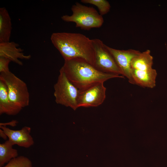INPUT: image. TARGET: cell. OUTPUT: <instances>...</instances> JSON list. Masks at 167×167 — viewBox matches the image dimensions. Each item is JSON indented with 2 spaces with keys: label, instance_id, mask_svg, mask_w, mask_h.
Returning a JSON list of instances; mask_svg holds the SVG:
<instances>
[{
  "label": "cell",
  "instance_id": "9a60e30c",
  "mask_svg": "<svg viewBox=\"0 0 167 167\" xmlns=\"http://www.w3.org/2000/svg\"><path fill=\"white\" fill-rule=\"evenodd\" d=\"M13 146L8 140L0 144V167L18 156L17 150L13 148Z\"/></svg>",
  "mask_w": 167,
  "mask_h": 167
},
{
  "label": "cell",
  "instance_id": "6da1fadb",
  "mask_svg": "<svg viewBox=\"0 0 167 167\" xmlns=\"http://www.w3.org/2000/svg\"><path fill=\"white\" fill-rule=\"evenodd\" d=\"M50 40L65 60L83 59L94 66L95 54L92 40L80 33L54 32Z\"/></svg>",
  "mask_w": 167,
  "mask_h": 167
},
{
  "label": "cell",
  "instance_id": "277c9868",
  "mask_svg": "<svg viewBox=\"0 0 167 167\" xmlns=\"http://www.w3.org/2000/svg\"><path fill=\"white\" fill-rule=\"evenodd\" d=\"M0 80L6 84L11 101L22 109L29 103V94L26 84L10 71L0 73Z\"/></svg>",
  "mask_w": 167,
  "mask_h": 167
},
{
  "label": "cell",
  "instance_id": "7a4b0ae2",
  "mask_svg": "<svg viewBox=\"0 0 167 167\" xmlns=\"http://www.w3.org/2000/svg\"><path fill=\"white\" fill-rule=\"evenodd\" d=\"M60 71L63 72L70 81L79 90L112 78L124 77L101 71L81 58L65 60Z\"/></svg>",
  "mask_w": 167,
  "mask_h": 167
},
{
  "label": "cell",
  "instance_id": "8fae6325",
  "mask_svg": "<svg viewBox=\"0 0 167 167\" xmlns=\"http://www.w3.org/2000/svg\"><path fill=\"white\" fill-rule=\"evenodd\" d=\"M131 74L135 84L151 88L156 86L157 73L155 69L145 71L131 69Z\"/></svg>",
  "mask_w": 167,
  "mask_h": 167
},
{
  "label": "cell",
  "instance_id": "8992f818",
  "mask_svg": "<svg viewBox=\"0 0 167 167\" xmlns=\"http://www.w3.org/2000/svg\"><path fill=\"white\" fill-rule=\"evenodd\" d=\"M92 40L95 54L94 66L102 72L122 76L113 58L106 48L105 45L99 39Z\"/></svg>",
  "mask_w": 167,
  "mask_h": 167
},
{
  "label": "cell",
  "instance_id": "ba28073f",
  "mask_svg": "<svg viewBox=\"0 0 167 167\" xmlns=\"http://www.w3.org/2000/svg\"><path fill=\"white\" fill-rule=\"evenodd\" d=\"M105 46L113 58L122 76L127 78L130 83L135 84L131 75V63L133 58L140 52L132 49L119 50L111 48L106 45Z\"/></svg>",
  "mask_w": 167,
  "mask_h": 167
},
{
  "label": "cell",
  "instance_id": "5b68a950",
  "mask_svg": "<svg viewBox=\"0 0 167 167\" xmlns=\"http://www.w3.org/2000/svg\"><path fill=\"white\" fill-rule=\"evenodd\" d=\"M57 81L54 85V95L56 102L74 110L78 108L77 100L79 90L59 70Z\"/></svg>",
  "mask_w": 167,
  "mask_h": 167
},
{
  "label": "cell",
  "instance_id": "2e32d148",
  "mask_svg": "<svg viewBox=\"0 0 167 167\" xmlns=\"http://www.w3.org/2000/svg\"><path fill=\"white\" fill-rule=\"evenodd\" d=\"M81 2L96 6L100 14L102 16L108 13L110 9L111 6L109 2L106 0H81Z\"/></svg>",
  "mask_w": 167,
  "mask_h": 167
},
{
  "label": "cell",
  "instance_id": "9c48e42d",
  "mask_svg": "<svg viewBox=\"0 0 167 167\" xmlns=\"http://www.w3.org/2000/svg\"><path fill=\"white\" fill-rule=\"evenodd\" d=\"M1 129L8 138V140L13 145L28 148L34 143L33 138L30 135L31 128L24 126L19 130H13L4 126H0Z\"/></svg>",
  "mask_w": 167,
  "mask_h": 167
},
{
  "label": "cell",
  "instance_id": "7c38bea8",
  "mask_svg": "<svg viewBox=\"0 0 167 167\" xmlns=\"http://www.w3.org/2000/svg\"><path fill=\"white\" fill-rule=\"evenodd\" d=\"M22 109L10 100L6 86L4 82L0 80V114L15 115Z\"/></svg>",
  "mask_w": 167,
  "mask_h": 167
},
{
  "label": "cell",
  "instance_id": "ac0fdd59",
  "mask_svg": "<svg viewBox=\"0 0 167 167\" xmlns=\"http://www.w3.org/2000/svg\"><path fill=\"white\" fill-rule=\"evenodd\" d=\"M11 61L8 59L0 57V72L6 73L10 71L9 65Z\"/></svg>",
  "mask_w": 167,
  "mask_h": 167
},
{
  "label": "cell",
  "instance_id": "3957f363",
  "mask_svg": "<svg viewBox=\"0 0 167 167\" xmlns=\"http://www.w3.org/2000/svg\"><path fill=\"white\" fill-rule=\"evenodd\" d=\"M71 10V15H63L61 19L66 22L75 23L76 27L82 29L89 30L92 28H99L104 23L102 16L93 7L76 2L72 6Z\"/></svg>",
  "mask_w": 167,
  "mask_h": 167
},
{
  "label": "cell",
  "instance_id": "e0dca14e",
  "mask_svg": "<svg viewBox=\"0 0 167 167\" xmlns=\"http://www.w3.org/2000/svg\"><path fill=\"white\" fill-rule=\"evenodd\" d=\"M2 167H32V165L28 158L20 156L12 159Z\"/></svg>",
  "mask_w": 167,
  "mask_h": 167
},
{
  "label": "cell",
  "instance_id": "30bf717a",
  "mask_svg": "<svg viewBox=\"0 0 167 167\" xmlns=\"http://www.w3.org/2000/svg\"><path fill=\"white\" fill-rule=\"evenodd\" d=\"M19 45L14 42L0 43V57H3L10 60L19 65L23 63L19 59L29 60L30 55H25L23 50L18 48Z\"/></svg>",
  "mask_w": 167,
  "mask_h": 167
},
{
  "label": "cell",
  "instance_id": "4fadbf2b",
  "mask_svg": "<svg viewBox=\"0 0 167 167\" xmlns=\"http://www.w3.org/2000/svg\"><path fill=\"white\" fill-rule=\"evenodd\" d=\"M12 29L11 19L5 7L0 8V43L10 41Z\"/></svg>",
  "mask_w": 167,
  "mask_h": 167
},
{
  "label": "cell",
  "instance_id": "5bb4252c",
  "mask_svg": "<svg viewBox=\"0 0 167 167\" xmlns=\"http://www.w3.org/2000/svg\"><path fill=\"white\" fill-rule=\"evenodd\" d=\"M150 50L147 49L141 52L132 59L131 69L145 71L151 69L153 64V57Z\"/></svg>",
  "mask_w": 167,
  "mask_h": 167
},
{
  "label": "cell",
  "instance_id": "52a82bcc",
  "mask_svg": "<svg viewBox=\"0 0 167 167\" xmlns=\"http://www.w3.org/2000/svg\"><path fill=\"white\" fill-rule=\"evenodd\" d=\"M106 91V88L103 82L79 90L77 100L78 107H94L101 105L105 99Z\"/></svg>",
  "mask_w": 167,
  "mask_h": 167
}]
</instances>
